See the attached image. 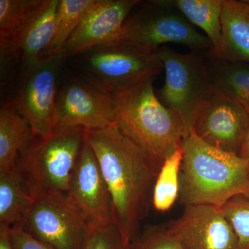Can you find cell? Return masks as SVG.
I'll list each match as a JSON object with an SVG mask.
<instances>
[{"label":"cell","instance_id":"6da1fadb","mask_svg":"<svg viewBox=\"0 0 249 249\" xmlns=\"http://www.w3.org/2000/svg\"><path fill=\"white\" fill-rule=\"evenodd\" d=\"M86 141L107 185L114 224L126 242L132 244L148 215L159 171L116 124L87 130Z\"/></svg>","mask_w":249,"mask_h":249},{"label":"cell","instance_id":"7a4b0ae2","mask_svg":"<svg viewBox=\"0 0 249 249\" xmlns=\"http://www.w3.org/2000/svg\"><path fill=\"white\" fill-rule=\"evenodd\" d=\"M180 171L181 204L221 208L239 195L247 194L249 160L223 151L198 138L192 131L183 139Z\"/></svg>","mask_w":249,"mask_h":249},{"label":"cell","instance_id":"3957f363","mask_svg":"<svg viewBox=\"0 0 249 249\" xmlns=\"http://www.w3.org/2000/svg\"><path fill=\"white\" fill-rule=\"evenodd\" d=\"M154 80L110 96L116 125L145 152L160 172L165 160L181 146L183 127L176 113L157 97Z\"/></svg>","mask_w":249,"mask_h":249},{"label":"cell","instance_id":"277c9868","mask_svg":"<svg viewBox=\"0 0 249 249\" xmlns=\"http://www.w3.org/2000/svg\"><path fill=\"white\" fill-rule=\"evenodd\" d=\"M75 58L80 78L106 94L155 80L163 65L155 52L114 40L84 51Z\"/></svg>","mask_w":249,"mask_h":249},{"label":"cell","instance_id":"5b68a950","mask_svg":"<svg viewBox=\"0 0 249 249\" xmlns=\"http://www.w3.org/2000/svg\"><path fill=\"white\" fill-rule=\"evenodd\" d=\"M155 52L165 73L159 98L179 117L185 139L193 131L196 114L212 90L205 52L181 53L167 47Z\"/></svg>","mask_w":249,"mask_h":249},{"label":"cell","instance_id":"8992f818","mask_svg":"<svg viewBox=\"0 0 249 249\" xmlns=\"http://www.w3.org/2000/svg\"><path fill=\"white\" fill-rule=\"evenodd\" d=\"M83 127L57 129L47 138L36 137L19 156L17 168L42 188L66 195L85 142Z\"/></svg>","mask_w":249,"mask_h":249},{"label":"cell","instance_id":"52a82bcc","mask_svg":"<svg viewBox=\"0 0 249 249\" xmlns=\"http://www.w3.org/2000/svg\"><path fill=\"white\" fill-rule=\"evenodd\" d=\"M116 40L157 50L163 44L186 46L193 52H206L213 45L182 14L163 2L151 0L144 3L126 19Z\"/></svg>","mask_w":249,"mask_h":249},{"label":"cell","instance_id":"ba28073f","mask_svg":"<svg viewBox=\"0 0 249 249\" xmlns=\"http://www.w3.org/2000/svg\"><path fill=\"white\" fill-rule=\"evenodd\" d=\"M27 180L34 203L20 224L24 230L56 249H82L88 227L65 195Z\"/></svg>","mask_w":249,"mask_h":249},{"label":"cell","instance_id":"9c48e42d","mask_svg":"<svg viewBox=\"0 0 249 249\" xmlns=\"http://www.w3.org/2000/svg\"><path fill=\"white\" fill-rule=\"evenodd\" d=\"M61 55L39 59L22 73L12 102L30 124L36 137L47 138L55 130Z\"/></svg>","mask_w":249,"mask_h":249},{"label":"cell","instance_id":"30bf717a","mask_svg":"<svg viewBox=\"0 0 249 249\" xmlns=\"http://www.w3.org/2000/svg\"><path fill=\"white\" fill-rule=\"evenodd\" d=\"M65 75L57 97L55 130L77 127L91 130L116 124L110 95L101 92L70 70Z\"/></svg>","mask_w":249,"mask_h":249},{"label":"cell","instance_id":"8fae6325","mask_svg":"<svg viewBox=\"0 0 249 249\" xmlns=\"http://www.w3.org/2000/svg\"><path fill=\"white\" fill-rule=\"evenodd\" d=\"M193 132L211 146L240 156L249 131V114L212 88L195 121Z\"/></svg>","mask_w":249,"mask_h":249},{"label":"cell","instance_id":"7c38bea8","mask_svg":"<svg viewBox=\"0 0 249 249\" xmlns=\"http://www.w3.org/2000/svg\"><path fill=\"white\" fill-rule=\"evenodd\" d=\"M65 196L88 228L114 223L107 185L96 156L87 141L73 169Z\"/></svg>","mask_w":249,"mask_h":249},{"label":"cell","instance_id":"4fadbf2b","mask_svg":"<svg viewBox=\"0 0 249 249\" xmlns=\"http://www.w3.org/2000/svg\"><path fill=\"white\" fill-rule=\"evenodd\" d=\"M166 227L184 249H239L237 235L217 206H186Z\"/></svg>","mask_w":249,"mask_h":249},{"label":"cell","instance_id":"5bb4252c","mask_svg":"<svg viewBox=\"0 0 249 249\" xmlns=\"http://www.w3.org/2000/svg\"><path fill=\"white\" fill-rule=\"evenodd\" d=\"M139 0H95L69 38L60 55L70 58L101 44L116 40Z\"/></svg>","mask_w":249,"mask_h":249},{"label":"cell","instance_id":"9a60e30c","mask_svg":"<svg viewBox=\"0 0 249 249\" xmlns=\"http://www.w3.org/2000/svg\"><path fill=\"white\" fill-rule=\"evenodd\" d=\"M60 2L40 0L14 38L0 42V50L12 55L22 73L37 62L50 45Z\"/></svg>","mask_w":249,"mask_h":249},{"label":"cell","instance_id":"2e32d148","mask_svg":"<svg viewBox=\"0 0 249 249\" xmlns=\"http://www.w3.org/2000/svg\"><path fill=\"white\" fill-rule=\"evenodd\" d=\"M205 55L249 63V1L224 0L221 45L205 52Z\"/></svg>","mask_w":249,"mask_h":249},{"label":"cell","instance_id":"e0dca14e","mask_svg":"<svg viewBox=\"0 0 249 249\" xmlns=\"http://www.w3.org/2000/svg\"><path fill=\"white\" fill-rule=\"evenodd\" d=\"M36 138L30 124L11 103L0 109V172L14 171L19 156Z\"/></svg>","mask_w":249,"mask_h":249},{"label":"cell","instance_id":"ac0fdd59","mask_svg":"<svg viewBox=\"0 0 249 249\" xmlns=\"http://www.w3.org/2000/svg\"><path fill=\"white\" fill-rule=\"evenodd\" d=\"M205 57L213 89L249 114V63Z\"/></svg>","mask_w":249,"mask_h":249},{"label":"cell","instance_id":"d6986e66","mask_svg":"<svg viewBox=\"0 0 249 249\" xmlns=\"http://www.w3.org/2000/svg\"><path fill=\"white\" fill-rule=\"evenodd\" d=\"M34 203L27 178L18 168L0 172V225L22 224Z\"/></svg>","mask_w":249,"mask_h":249},{"label":"cell","instance_id":"ffe728a7","mask_svg":"<svg viewBox=\"0 0 249 249\" xmlns=\"http://www.w3.org/2000/svg\"><path fill=\"white\" fill-rule=\"evenodd\" d=\"M178 10L193 26L200 28L217 49L222 41V13L224 0H163Z\"/></svg>","mask_w":249,"mask_h":249},{"label":"cell","instance_id":"44dd1931","mask_svg":"<svg viewBox=\"0 0 249 249\" xmlns=\"http://www.w3.org/2000/svg\"><path fill=\"white\" fill-rule=\"evenodd\" d=\"M95 0H60L52 42L41 58L60 55L63 47Z\"/></svg>","mask_w":249,"mask_h":249},{"label":"cell","instance_id":"7402d4cb","mask_svg":"<svg viewBox=\"0 0 249 249\" xmlns=\"http://www.w3.org/2000/svg\"><path fill=\"white\" fill-rule=\"evenodd\" d=\"M182 160L181 146L165 160L159 172L154 188L152 204L160 212L169 211L178 198Z\"/></svg>","mask_w":249,"mask_h":249},{"label":"cell","instance_id":"603a6c76","mask_svg":"<svg viewBox=\"0 0 249 249\" xmlns=\"http://www.w3.org/2000/svg\"><path fill=\"white\" fill-rule=\"evenodd\" d=\"M40 0H0V42L14 38Z\"/></svg>","mask_w":249,"mask_h":249},{"label":"cell","instance_id":"cb8c5ba5","mask_svg":"<svg viewBox=\"0 0 249 249\" xmlns=\"http://www.w3.org/2000/svg\"><path fill=\"white\" fill-rule=\"evenodd\" d=\"M221 210L237 235L239 249H249V194L234 196Z\"/></svg>","mask_w":249,"mask_h":249},{"label":"cell","instance_id":"d4e9b609","mask_svg":"<svg viewBox=\"0 0 249 249\" xmlns=\"http://www.w3.org/2000/svg\"><path fill=\"white\" fill-rule=\"evenodd\" d=\"M82 249H131L114 223L99 227L88 228Z\"/></svg>","mask_w":249,"mask_h":249},{"label":"cell","instance_id":"484cf974","mask_svg":"<svg viewBox=\"0 0 249 249\" xmlns=\"http://www.w3.org/2000/svg\"><path fill=\"white\" fill-rule=\"evenodd\" d=\"M131 249H184L165 227L148 228L131 244Z\"/></svg>","mask_w":249,"mask_h":249},{"label":"cell","instance_id":"4316f807","mask_svg":"<svg viewBox=\"0 0 249 249\" xmlns=\"http://www.w3.org/2000/svg\"><path fill=\"white\" fill-rule=\"evenodd\" d=\"M11 232L14 249H56L33 237L20 224L11 227Z\"/></svg>","mask_w":249,"mask_h":249},{"label":"cell","instance_id":"83f0119b","mask_svg":"<svg viewBox=\"0 0 249 249\" xmlns=\"http://www.w3.org/2000/svg\"><path fill=\"white\" fill-rule=\"evenodd\" d=\"M11 228L0 225V249H14Z\"/></svg>","mask_w":249,"mask_h":249},{"label":"cell","instance_id":"f1b7e54d","mask_svg":"<svg viewBox=\"0 0 249 249\" xmlns=\"http://www.w3.org/2000/svg\"><path fill=\"white\" fill-rule=\"evenodd\" d=\"M240 156L243 158L249 160V131L245 144H244L243 147H242V151L240 152Z\"/></svg>","mask_w":249,"mask_h":249},{"label":"cell","instance_id":"f546056e","mask_svg":"<svg viewBox=\"0 0 249 249\" xmlns=\"http://www.w3.org/2000/svg\"><path fill=\"white\" fill-rule=\"evenodd\" d=\"M248 194H249V187H248V192H247V194H245V195H248Z\"/></svg>","mask_w":249,"mask_h":249}]
</instances>
